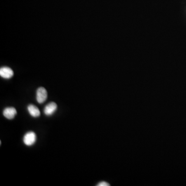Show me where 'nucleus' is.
<instances>
[{
	"label": "nucleus",
	"mask_w": 186,
	"mask_h": 186,
	"mask_svg": "<svg viewBox=\"0 0 186 186\" xmlns=\"http://www.w3.org/2000/svg\"><path fill=\"white\" fill-rule=\"evenodd\" d=\"M16 114H17V111L16 109L13 107H8L4 110V116L9 120L14 118Z\"/></svg>",
	"instance_id": "nucleus-5"
},
{
	"label": "nucleus",
	"mask_w": 186,
	"mask_h": 186,
	"mask_svg": "<svg viewBox=\"0 0 186 186\" xmlns=\"http://www.w3.org/2000/svg\"><path fill=\"white\" fill-rule=\"evenodd\" d=\"M48 94L44 87H39L36 92V100L39 103H42L47 100Z\"/></svg>",
	"instance_id": "nucleus-2"
},
{
	"label": "nucleus",
	"mask_w": 186,
	"mask_h": 186,
	"mask_svg": "<svg viewBox=\"0 0 186 186\" xmlns=\"http://www.w3.org/2000/svg\"><path fill=\"white\" fill-rule=\"evenodd\" d=\"M56 109L57 104L54 102H51L47 104L44 108V113L47 116H50L56 111Z\"/></svg>",
	"instance_id": "nucleus-4"
},
{
	"label": "nucleus",
	"mask_w": 186,
	"mask_h": 186,
	"mask_svg": "<svg viewBox=\"0 0 186 186\" xmlns=\"http://www.w3.org/2000/svg\"><path fill=\"white\" fill-rule=\"evenodd\" d=\"M98 186H110V184H109L108 183H107L106 181H101L100 183H99L97 184Z\"/></svg>",
	"instance_id": "nucleus-7"
},
{
	"label": "nucleus",
	"mask_w": 186,
	"mask_h": 186,
	"mask_svg": "<svg viewBox=\"0 0 186 186\" xmlns=\"http://www.w3.org/2000/svg\"><path fill=\"white\" fill-rule=\"evenodd\" d=\"M28 110L30 115L33 117H38L40 115V112L39 108L33 104H30L28 107Z\"/></svg>",
	"instance_id": "nucleus-6"
},
{
	"label": "nucleus",
	"mask_w": 186,
	"mask_h": 186,
	"mask_svg": "<svg viewBox=\"0 0 186 186\" xmlns=\"http://www.w3.org/2000/svg\"><path fill=\"white\" fill-rule=\"evenodd\" d=\"M36 141V135L33 131L26 133L23 137V142L27 146L33 145Z\"/></svg>",
	"instance_id": "nucleus-1"
},
{
	"label": "nucleus",
	"mask_w": 186,
	"mask_h": 186,
	"mask_svg": "<svg viewBox=\"0 0 186 186\" xmlns=\"http://www.w3.org/2000/svg\"><path fill=\"white\" fill-rule=\"evenodd\" d=\"M0 76L4 79H10L14 76V71L8 67H3L0 69Z\"/></svg>",
	"instance_id": "nucleus-3"
}]
</instances>
